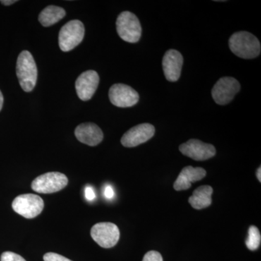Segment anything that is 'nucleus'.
<instances>
[{
    "instance_id": "obj_1",
    "label": "nucleus",
    "mask_w": 261,
    "mask_h": 261,
    "mask_svg": "<svg viewBox=\"0 0 261 261\" xmlns=\"http://www.w3.org/2000/svg\"><path fill=\"white\" fill-rule=\"evenodd\" d=\"M228 46L235 56L243 59H253L260 54V42L249 32L234 33L229 38Z\"/></svg>"
},
{
    "instance_id": "obj_2",
    "label": "nucleus",
    "mask_w": 261,
    "mask_h": 261,
    "mask_svg": "<svg viewBox=\"0 0 261 261\" xmlns=\"http://www.w3.org/2000/svg\"><path fill=\"white\" fill-rule=\"evenodd\" d=\"M16 74L20 87L25 92H32L37 81V68L30 51L24 50L17 60Z\"/></svg>"
},
{
    "instance_id": "obj_3",
    "label": "nucleus",
    "mask_w": 261,
    "mask_h": 261,
    "mask_svg": "<svg viewBox=\"0 0 261 261\" xmlns=\"http://www.w3.org/2000/svg\"><path fill=\"white\" fill-rule=\"evenodd\" d=\"M116 29L119 37L127 42H138L142 35L140 20L134 13L128 11L123 12L118 15Z\"/></svg>"
},
{
    "instance_id": "obj_4",
    "label": "nucleus",
    "mask_w": 261,
    "mask_h": 261,
    "mask_svg": "<svg viewBox=\"0 0 261 261\" xmlns=\"http://www.w3.org/2000/svg\"><path fill=\"white\" fill-rule=\"evenodd\" d=\"M84 25L79 20L68 22L59 32V47L62 51H69L74 49L83 40Z\"/></svg>"
},
{
    "instance_id": "obj_5",
    "label": "nucleus",
    "mask_w": 261,
    "mask_h": 261,
    "mask_svg": "<svg viewBox=\"0 0 261 261\" xmlns=\"http://www.w3.org/2000/svg\"><path fill=\"white\" fill-rule=\"evenodd\" d=\"M68 183V178L63 173L49 172L36 178L32 181V188L38 193L51 194L61 191Z\"/></svg>"
},
{
    "instance_id": "obj_6",
    "label": "nucleus",
    "mask_w": 261,
    "mask_h": 261,
    "mask_svg": "<svg viewBox=\"0 0 261 261\" xmlns=\"http://www.w3.org/2000/svg\"><path fill=\"white\" fill-rule=\"evenodd\" d=\"M44 201L34 194H24L15 197L12 207L13 210L25 219H34L44 209Z\"/></svg>"
},
{
    "instance_id": "obj_7",
    "label": "nucleus",
    "mask_w": 261,
    "mask_h": 261,
    "mask_svg": "<svg viewBox=\"0 0 261 261\" xmlns=\"http://www.w3.org/2000/svg\"><path fill=\"white\" fill-rule=\"evenodd\" d=\"M91 236L99 246L103 248H111L119 240V228L113 223H98L92 226Z\"/></svg>"
},
{
    "instance_id": "obj_8",
    "label": "nucleus",
    "mask_w": 261,
    "mask_h": 261,
    "mask_svg": "<svg viewBox=\"0 0 261 261\" xmlns=\"http://www.w3.org/2000/svg\"><path fill=\"white\" fill-rule=\"evenodd\" d=\"M240 90V84L232 77L220 79L211 91L212 97L217 104L224 106L228 104Z\"/></svg>"
},
{
    "instance_id": "obj_9",
    "label": "nucleus",
    "mask_w": 261,
    "mask_h": 261,
    "mask_svg": "<svg viewBox=\"0 0 261 261\" xmlns=\"http://www.w3.org/2000/svg\"><path fill=\"white\" fill-rule=\"evenodd\" d=\"M111 103L118 108H130L140 99L138 92L126 84H116L109 90Z\"/></svg>"
},
{
    "instance_id": "obj_10",
    "label": "nucleus",
    "mask_w": 261,
    "mask_h": 261,
    "mask_svg": "<svg viewBox=\"0 0 261 261\" xmlns=\"http://www.w3.org/2000/svg\"><path fill=\"white\" fill-rule=\"evenodd\" d=\"M179 150L184 155L197 161L210 159L216 153L214 145L198 140L187 141L180 145Z\"/></svg>"
},
{
    "instance_id": "obj_11",
    "label": "nucleus",
    "mask_w": 261,
    "mask_h": 261,
    "mask_svg": "<svg viewBox=\"0 0 261 261\" xmlns=\"http://www.w3.org/2000/svg\"><path fill=\"white\" fill-rule=\"evenodd\" d=\"M155 129L150 123H142L130 128L121 138L122 145L126 147H134L145 143L154 135Z\"/></svg>"
},
{
    "instance_id": "obj_12",
    "label": "nucleus",
    "mask_w": 261,
    "mask_h": 261,
    "mask_svg": "<svg viewBox=\"0 0 261 261\" xmlns=\"http://www.w3.org/2000/svg\"><path fill=\"white\" fill-rule=\"evenodd\" d=\"M99 77L94 70H87L78 77L75 82V89L82 100L88 101L95 93L99 85Z\"/></svg>"
},
{
    "instance_id": "obj_13",
    "label": "nucleus",
    "mask_w": 261,
    "mask_h": 261,
    "mask_svg": "<svg viewBox=\"0 0 261 261\" xmlns=\"http://www.w3.org/2000/svg\"><path fill=\"white\" fill-rule=\"evenodd\" d=\"M184 59L179 51L169 49L165 53L163 59V69L166 80L169 82H176L181 75Z\"/></svg>"
},
{
    "instance_id": "obj_14",
    "label": "nucleus",
    "mask_w": 261,
    "mask_h": 261,
    "mask_svg": "<svg viewBox=\"0 0 261 261\" xmlns=\"http://www.w3.org/2000/svg\"><path fill=\"white\" fill-rule=\"evenodd\" d=\"M75 135L80 142L92 147L99 145L104 137L100 128L92 123L79 125L75 128Z\"/></svg>"
},
{
    "instance_id": "obj_15",
    "label": "nucleus",
    "mask_w": 261,
    "mask_h": 261,
    "mask_svg": "<svg viewBox=\"0 0 261 261\" xmlns=\"http://www.w3.org/2000/svg\"><path fill=\"white\" fill-rule=\"evenodd\" d=\"M205 176L206 171L204 168L187 166L181 170L174 182L173 188L176 191L188 190L191 187L192 182L200 181Z\"/></svg>"
},
{
    "instance_id": "obj_16",
    "label": "nucleus",
    "mask_w": 261,
    "mask_h": 261,
    "mask_svg": "<svg viewBox=\"0 0 261 261\" xmlns=\"http://www.w3.org/2000/svg\"><path fill=\"white\" fill-rule=\"evenodd\" d=\"M213 190L211 186H201L196 189L191 197L189 198V202L193 208L197 210L206 208L212 203Z\"/></svg>"
},
{
    "instance_id": "obj_17",
    "label": "nucleus",
    "mask_w": 261,
    "mask_h": 261,
    "mask_svg": "<svg viewBox=\"0 0 261 261\" xmlns=\"http://www.w3.org/2000/svg\"><path fill=\"white\" fill-rule=\"evenodd\" d=\"M65 10L61 7L49 5L41 12L39 20L43 27H49L59 22L65 16Z\"/></svg>"
},
{
    "instance_id": "obj_18",
    "label": "nucleus",
    "mask_w": 261,
    "mask_h": 261,
    "mask_svg": "<svg viewBox=\"0 0 261 261\" xmlns=\"http://www.w3.org/2000/svg\"><path fill=\"white\" fill-rule=\"evenodd\" d=\"M261 236L258 228L255 226L249 228L248 237L245 242L249 250H256L260 245Z\"/></svg>"
},
{
    "instance_id": "obj_19",
    "label": "nucleus",
    "mask_w": 261,
    "mask_h": 261,
    "mask_svg": "<svg viewBox=\"0 0 261 261\" xmlns=\"http://www.w3.org/2000/svg\"><path fill=\"white\" fill-rule=\"evenodd\" d=\"M1 261H27L23 257L13 252H5L2 254Z\"/></svg>"
},
{
    "instance_id": "obj_20",
    "label": "nucleus",
    "mask_w": 261,
    "mask_h": 261,
    "mask_svg": "<svg viewBox=\"0 0 261 261\" xmlns=\"http://www.w3.org/2000/svg\"><path fill=\"white\" fill-rule=\"evenodd\" d=\"M44 261H72L59 254L55 252H47L44 255Z\"/></svg>"
},
{
    "instance_id": "obj_21",
    "label": "nucleus",
    "mask_w": 261,
    "mask_h": 261,
    "mask_svg": "<svg viewBox=\"0 0 261 261\" xmlns=\"http://www.w3.org/2000/svg\"><path fill=\"white\" fill-rule=\"evenodd\" d=\"M142 261H163L162 255L157 251H149L145 254Z\"/></svg>"
},
{
    "instance_id": "obj_22",
    "label": "nucleus",
    "mask_w": 261,
    "mask_h": 261,
    "mask_svg": "<svg viewBox=\"0 0 261 261\" xmlns=\"http://www.w3.org/2000/svg\"><path fill=\"white\" fill-rule=\"evenodd\" d=\"M85 197L87 200L92 201L95 199L96 195L93 189L91 187H87L85 189Z\"/></svg>"
},
{
    "instance_id": "obj_23",
    "label": "nucleus",
    "mask_w": 261,
    "mask_h": 261,
    "mask_svg": "<svg viewBox=\"0 0 261 261\" xmlns=\"http://www.w3.org/2000/svg\"><path fill=\"white\" fill-rule=\"evenodd\" d=\"M104 195L108 200H111L114 197L115 192L111 185H107L105 188Z\"/></svg>"
},
{
    "instance_id": "obj_24",
    "label": "nucleus",
    "mask_w": 261,
    "mask_h": 261,
    "mask_svg": "<svg viewBox=\"0 0 261 261\" xmlns=\"http://www.w3.org/2000/svg\"><path fill=\"white\" fill-rule=\"evenodd\" d=\"M0 3L2 4L6 5V6H9V5H11L14 4V3H17L16 0H1Z\"/></svg>"
},
{
    "instance_id": "obj_25",
    "label": "nucleus",
    "mask_w": 261,
    "mask_h": 261,
    "mask_svg": "<svg viewBox=\"0 0 261 261\" xmlns=\"http://www.w3.org/2000/svg\"><path fill=\"white\" fill-rule=\"evenodd\" d=\"M3 102H4V98H3V93H2L1 91H0V111H1L2 108H3Z\"/></svg>"
},
{
    "instance_id": "obj_26",
    "label": "nucleus",
    "mask_w": 261,
    "mask_h": 261,
    "mask_svg": "<svg viewBox=\"0 0 261 261\" xmlns=\"http://www.w3.org/2000/svg\"><path fill=\"white\" fill-rule=\"evenodd\" d=\"M256 176L257 179L259 180V181H261V168L259 167L258 169L257 170Z\"/></svg>"
}]
</instances>
